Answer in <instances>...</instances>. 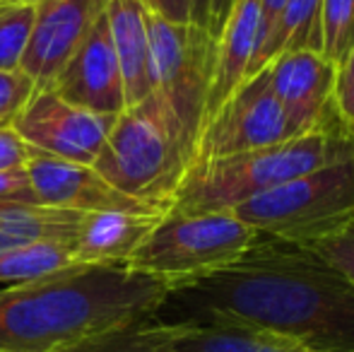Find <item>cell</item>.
<instances>
[{"label": "cell", "mask_w": 354, "mask_h": 352, "mask_svg": "<svg viewBox=\"0 0 354 352\" xmlns=\"http://www.w3.org/2000/svg\"><path fill=\"white\" fill-rule=\"evenodd\" d=\"M201 314L263 326L313 352H354V282L311 246L268 234L236 263L171 287L154 319L176 326Z\"/></svg>", "instance_id": "cell-1"}, {"label": "cell", "mask_w": 354, "mask_h": 352, "mask_svg": "<svg viewBox=\"0 0 354 352\" xmlns=\"http://www.w3.org/2000/svg\"><path fill=\"white\" fill-rule=\"evenodd\" d=\"M169 285L128 266H68L0 290V352H53L149 319Z\"/></svg>", "instance_id": "cell-2"}, {"label": "cell", "mask_w": 354, "mask_h": 352, "mask_svg": "<svg viewBox=\"0 0 354 352\" xmlns=\"http://www.w3.org/2000/svg\"><path fill=\"white\" fill-rule=\"evenodd\" d=\"M354 157V133L342 116L326 126L261 150L193 162L171 198L181 215L232 212L236 205L282 183Z\"/></svg>", "instance_id": "cell-3"}, {"label": "cell", "mask_w": 354, "mask_h": 352, "mask_svg": "<svg viewBox=\"0 0 354 352\" xmlns=\"http://www.w3.org/2000/svg\"><path fill=\"white\" fill-rule=\"evenodd\" d=\"M191 162L193 147L181 126L164 99L152 92L118 113L102 152L89 167L126 196L171 203Z\"/></svg>", "instance_id": "cell-4"}, {"label": "cell", "mask_w": 354, "mask_h": 352, "mask_svg": "<svg viewBox=\"0 0 354 352\" xmlns=\"http://www.w3.org/2000/svg\"><path fill=\"white\" fill-rule=\"evenodd\" d=\"M258 234L313 246L354 220V157L282 183L234 207Z\"/></svg>", "instance_id": "cell-5"}, {"label": "cell", "mask_w": 354, "mask_h": 352, "mask_svg": "<svg viewBox=\"0 0 354 352\" xmlns=\"http://www.w3.org/2000/svg\"><path fill=\"white\" fill-rule=\"evenodd\" d=\"M258 232L234 212L181 215L169 210L128 259V268L178 287L236 263Z\"/></svg>", "instance_id": "cell-6"}, {"label": "cell", "mask_w": 354, "mask_h": 352, "mask_svg": "<svg viewBox=\"0 0 354 352\" xmlns=\"http://www.w3.org/2000/svg\"><path fill=\"white\" fill-rule=\"evenodd\" d=\"M147 39L152 92L171 109L196 152L217 63V41L196 24H171L149 12Z\"/></svg>", "instance_id": "cell-7"}, {"label": "cell", "mask_w": 354, "mask_h": 352, "mask_svg": "<svg viewBox=\"0 0 354 352\" xmlns=\"http://www.w3.org/2000/svg\"><path fill=\"white\" fill-rule=\"evenodd\" d=\"M289 121L270 85L268 66L246 77L203 123L193 162L261 150L289 140ZM191 162V165H193ZM188 165V167H191Z\"/></svg>", "instance_id": "cell-8"}, {"label": "cell", "mask_w": 354, "mask_h": 352, "mask_svg": "<svg viewBox=\"0 0 354 352\" xmlns=\"http://www.w3.org/2000/svg\"><path fill=\"white\" fill-rule=\"evenodd\" d=\"M116 116L75 106L51 89H34L22 111L12 118V131L29 150L75 165H92L102 152Z\"/></svg>", "instance_id": "cell-9"}, {"label": "cell", "mask_w": 354, "mask_h": 352, "mask_svg": "<svg viewBox=\"0 0 354 352\" xmlns=\"http://www.w3.org/2000/svg\"><path fill=\"white\" fill-rule=\"evenodd\" d=\"M29 183L41 205L73 212H167L171 203L140 201L109 186L89 165H75L32 150L27 167Z\"/></svg>", "instance_id": "cell-10"}, {"label": "cell", "mask_w": 354, "mask_h": 352, "mask_svg": "<svg viewBox=\"0 0 354 352\" xmlns=\"http://www.w3.org/2000/svg\"><path fill=\"white\" fill-rule=\"evenodd\" d=\"M44 89H51L68 104L89 109L94 113L118 116L126 111V94L109 34L106 12L92 24L66 66Z\"/></svg>", "instance_id": "cell-11"}, {"label": "cell", "mask_w": 354, "mask_h": 352, "mask_svg": "<svg viewBox=\"0 0 354 352\" xmlns=\"http://www.w3.org/2000/svg\"><path fill=\"white\" fill-rule=\"evenodd\" d=\"M109 0H34V24L19 71L44 89L66 66Z\"/></svg>", "instance_id": "cell-12"}, {"label": "cell", "mask_w": 354, "mask_h": 352, "mask_svg": "<svg viewBox=\"0 0 354 352\" xmlns=\"http://www.w3.org/2000/svg\"><path fill=\"white\" fill-rule=\"evenodd\" d=\"M270 85L282 104L292 138L306 136L340 116L333 99L337 66L316 51L282 53L268 63Z\"/></svg>", "instance_id": "cell-13"}, {"label": "cell", "mask_w": 354, "mask_h": 352, "mask_svg": "<svg viewBox=\"0 0 354 352\" xmlns=\"http://www.w3.org/2000/svg\"><path fill=\"white\" fill-rule=\"evenodd\" d=\"M171 352H313L297 340L270 328L229 319L219 314H201L171 326Z\"/></svg>", "instance_id": "cell-14"}, {"label": "cell", "mask_w": 354, "mask_h": 352, "mask_svg": "<svg viewBox=\"0 0 354 352\" xmlns=\"http://www.w3.org/2000/svg\"><path fill=\"white\" fill-rule=\"evenodd\" d=\"M167 212H87L73 239V263L126 266Z\"/></svg>", "instance_id": "cell-15"}, {"label": "cell", "mask_w": 354, "mask_h": 352, "mask_svg": "<svg viewBox=\"0 0 354 352\" xmlns=\"http://www.w3.org/2000/svg\"><path fill=\"white\" fill-rule=\"evenodd\" d=\"M258 32H261V0H239L217 39V63H214L203 123L246 80L248 66L258 46Z\"/></svg>", "instance_id": "cell-16"}, {"label": "cell", "mask_w": 354, "mask_h": 352, "mask_svg": "<svg viewBox=\"0 0 354 352\" xmlns=\"http://www.w3.org/2000/svg\"><path fill=\"white\" fill-rule=\"evenodd\" d=\"M106 22L126 94V109L152 94L147 10L138 0H109Z\"/></svg>", "instance_id": "cell-17"}, {"label": "cell", "mask_w": 354, "mask_h": 352, "mask_svg": "<svg viewBox=\"0 0 354 352\" xmlns=\"http://www.w3.org/2000/svg\"><path fill=\"white\" fill-rule=\"evenodd\" d=\"M84 215L87 212L48 205H24V203L0 205V254L37 241L75 239Z\"/></svg>", "instance_id": "cell-18"}, {"label": "cell", "mask_w": 354, "mask_h": 352, "mask_svg": "<svg viewBox=\"0 0 354 352\" xmlns=\"http://www.w3.org/2000/svg\"><path fill=\"white\" fill-rule=\"evenodd\" d=\"M321 10H323V0H287L270 41L258 53L256 61L251 63L246 77L256 75L272 58L282 56V53H294V51L323 53Z\"/></svg>", "instance_id": "cell-19"}, {"label": "cell", "mask_w": 354, "mask_h": 352, "mask_svg": "<svg viewBox=\"0 0 354 352\" xmlns=\"http://www.w3.org/2000/svg\"><path fill=\"white\" fill-rule=\"evenodd\" d=\"M53 352H171V326L149 316L87 335Z\"/></svg>", "instance_id": "cell-20"}, {"label": "cell", "mask_w": 354, "mask_h": 352, "mask_svg": "<svg viewBox=\"0 0 354 352\" xmlns=\"http://www.w3.org/2000/svg\"><path fill=\"white\" fill-rule=\"evenodd\" d=\"M34 24V3L0 5V71H19Z\"/></svg>", "instance_id": "cell-21"}, {"label": "cell", "mask_w": 354, "mask_h": 352, "mask_svg": "<svg viewBox=\"0 0 354 352\" xmlns=\"http://www.w3.org/2000/svg\"><path fill=\"white\" fill-rule=\"evenodd\" d=\"M323 56L340 66L354 46V0H323Z\"/></svg>", "instance_id": "cell-22"}, {"label": "cell", "mask_w": 354, "mask_h": 352, "mask_svg": "<svg viewBox=\"0 0 354 352\" xmlns=\"http://www.w3.org/2000/svg\"><path fill=\"white\" fill-rule=\"evenodd\" d=\"M321 259H326L333 268L342 272L350 282H354V220L345 230L326 237L311 246Z\"/></svg>", "instance_id": "cell-23"}, {"label": "cell", "mask_w": 354, "mask_h": 352, "mask_svg": "<svg viewBox=\"0 0 354 352\" xmlns=\"http://www.w3.org/2000/svg\"><path fill=\"white\" fill-rule=\"evenodd\" d=\"M34 89L37 85L22 71H0V123H12Z\"/></svg>", "instance_id": "cell-24"}, {"label": "cell", "mask_w": 354, "mask_h": 352, "mask_svg": "<svg viewBox=\"0 0 354 352\" xmlns=\"http://www.w3.org/2000/svg\"><path fill=\"white\" fill-rule=\"evenodd\" d=\"M333 99H335V106H337V111H340L342 121H345L347 126H350V131L354 133V46L335 71Z\"/></svg>", "instance_id": "cell-25"}, {"label": "cell", "mask_w": 354, "mask_h": 352, "mask_svg": "<svg viewBox=\"0 0 354 352\" xmlns=\"http://www.w3.org/2000/svg\"><path fill=\"white\" fill-rule=\"evenodd\" d=\"M29 157H32V150L12 131V126L10 123H0V174L24 169Z\"/></svg>", "instance_id": "cell-26"}, {"label": "cell", "mask_w": 354, "mask_h": 352, "mask_svg": "<svg viewBox=\"0 0 354 352\" xmlns=\"http://www.w3.org/2000/svg\"><path fill=\"white\" fill-rule=\"evenodd\" d=\"M8 203H24V205H41L34 196V188L24 169L0 174V205Z\"/></svg>", "instance_id": "cell-27"}, {"label": "cell", "mask_w": 354, "mask_h": 352, "mask_svg": "<svg viewBox=\"0 0 354 352\" xmlns=\"http://www.w3.org/2000/svg\"><path fill=\"white\" fill-rule=\"evenodd\" d=\"M149 15L171 24H191V0H138Z\"/></svg>", "instance_id": "cell-28"}, {"label": "cell", "mask_w": 354, "mask_h": 352, "mask_svg": "<svg viewBox=\"0 0 354 352\" xmlns=\"http://www.w3.org/2000/svg\"><path fill=\"white\" fill-rule=\"evenodd\" d=\"M284 5H287V0H261V32H258V46H256V53H253V61H256L258 53H261L263 48L268 46V41H270V37H272V32H275L277 19H280ZM248 68H251V66H248ZM246 75H248V73H246Z\"/></svg>", "instance_id": "cell-29"}, {"label": "cell", "mask_w": 354, "mask_h": 352, "mask_svg": "<svg viewBox=\"0 0 354 352\" xmlns=\"http://www.w3.org/2000/svg\"><path fill=\"white\" fill-rule=\"evenodd\" d=\"M239 0H210V22H207V34L217 41L219 34H222L224 24H227L229 15H232L234 5Z\"/></svg>", "instance_id": "cell-30"}, {"label": "cell", "mask_w": 354, "mask_h": 352, "mask_svg": "<svg viewBox=\"0 0 354 352\" xmlns=\"http://www.w3.org/2000/svg\"><path fill=\"white\" fill-rule=\"evenodd\" d=\"M210 22V0H191V24L205 29Z\"/></svg>", "instance_id": "cell-31"}, {"label": "cell", "mask_w": 354, "mask_h": 352, "mask_svg": "<svg viewBox=\"0 0 354 352\" xmlns=\"http://www.w3.org/2000/svg\"><path fill=\"white\" fill-rule=\"evenodd\" d=\"M34 0H0V5H29Z\"/></svg>", "instance_id": "cell-32"}]
</instances>
